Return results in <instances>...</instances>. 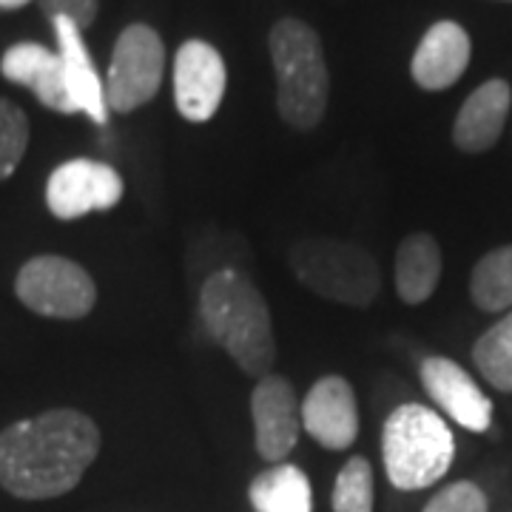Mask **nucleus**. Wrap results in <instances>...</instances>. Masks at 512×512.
<instances>
[{"mask_svg": "<svg viewBox=\"0 0 512 512\" xmlns=\"http://www.w3.org/2000/svg\"><path fill=\"white\" fill-rule=\"evenodd\" d=\"M100 453V430L72 407L15 421L0 433V487L23 501L72 493Z\"/></svg>", "mask_w": 512, "mask_h": 512, "instance_id": "obj_1", "label": "nucleus"}, {"mask_svg": "<svg viewBox=\"0 0 512 512\" xmlns=\"http://www.w3.org/2000/svg\"><path fill=\"white\" fill-rule=\"evenodd\" d=\"M202 325L242 373L262 379L276 362L274 322L265 296L239 271H217L200 291Z\"/></svg>", "mask_w": 512, "mask_h": 512, "instance_id": "obj_2", "label": "nucleus"}, {"mask_svg": "<svg viewBox=\"0 0 512 512\" xmlns=\"http://www.w3.org/2000/svg\"><path fill=\"white\" fill-rule=\"evenodd\" d=\"M276 72V109L296 131H311L328 111L330 74L322 37L299 18H282L268 35Z\"/></svg>", "mask_w": 512, "mask_h": 512, "instance_id": "obj_3", "label": "nucleus"}, {"mask_svg": "<svg viewBox=\"0 0 512 512\" xmlns=\"http://www.w3.org/2000/svg\"><path fill=\"white\" fill-rule=\"evenodd\" d=\"M382 458L387 478L402 493H419L450 473L456 458L453 430L424 404L396 407L382 427Z\"/></svg>", "mask_w": 512, "mask_h": 512, "instance_id": "obj_4", "label": "nucleus"}, {"mask_svg": "<svg viewBox=\"0 0 512 512\" xmlns=\"http://www.w3.org/2000/svg\"><path fill=\"white\" fill-rule=\"evenodd\" d=\"M291 268L308 291L348 308H370L382 291L379 262L345 239H302L291 251Z\"/></svg>", "mask_w": 512, "mask_h": 512, "instance_id": "obj_5", "label": "nucleus"}, {"mask_svg": "<svg viewBox=\"0 0 512 512\" xmlns=\"http://www.w3.org/2000/svg\"><path fill=\"white\" fill-rule=\"evenodd\" d=\"M15 293L29 311L49 319H83L97 302L89 271L57 254L29 259L15 276Z\"/></svg>", "mask_w": 512, "mask_h": 512, "instance_id": "obj_6", "label": "nucleus"}, {"mask_svg": "<svg viewBox=\"0 0 512 512\" xmlns=\"http://www.w3.org/2000/svg\"><path fill=\"white\" fill-rule=\"evenodd\" d=\"M165 72V46L146 23L126 26L111 55L109 74H106V106L117 114L146 106L160 92Z\"/></svg>", "mask_w": 512, "mask_h": 512, "instance_id": "obj_7", "label": "nucleus"}, {"mask_svg": "<svg viewBox=\"0 0 512 512\" xmlns=\"http://www.w3.org/2000/svg\"><path fill=\"white\" fill-rule=\"evenodd\" d=\"M123 200V177L97 160L57 165L46 183V205L57 220H80L92 211H111Z\"/></svg>", "mask_w": 512, "mask_h": 512, "instance_id": "obj_8", "label": "nucleus"}, {"mask_svg": "<svg viewBox=\"0 0 512 512\" xmlns=\"http://www.w3.org/2000/svg\"><path fill=\"white\" fill-rule=\"evenodd\" d=\"M228 69L205 40H185L174 57V106L188 123H208L222 106Z\"/></svg>", "mask_w": 512, "mask_h": 512, "instance_id": "obj_9", "label": "nucleus"}, {"mask_svg": "<svg viewBox=\"0 0 512 512\" xmlns=\"http://www.w3.org/2000/svg\"><path fill=\"white\" fill-rule=\"evenodd\" d=\"M251 419H254V444L259 458L282 464L299 441L302 413L296 404L293 384L285 376L268 373L256 379L251 393Z\"/></svg>", "mask_w": 512, "mask_h": 512, "instance_id": "obj_10", "label": "nucleus"}, {"mask_svg": "<svg viewBox=\"0 0 512 512\" xmlns=\"http://www.w3.org/2000/svg\"><path fill=\"white\" fill-rule=\"evenodd\" d=\"M421 384L441 413H447L458 427L470 433H487L493 427V402L478 387L476 379L453 359L444 356L424 359Z\"/></svg>", "mask_w": 512, "mask_h": 512, "instance_id": "obj_11", "label": "nucleus"}, {"mask_svg": "<svg viewBox=\"0 0 512 512\" xmlns=\"http://www.w3.org/2000/svg\"><path fill=\"white\" fill-rule=\"evenodd\" d=\"M299 413L308 436L325 450H348L359 436L356 393L342 376H325L313 384Z\"/></svg>", "mask_w": 512, "mask_h": 512, "instance_id": "obj_12", "label": "nucleus"}, {"mask_svg": "<svg viewBox=\"0 0 512 512\" xmlns=\"http://www.w3.org/2000/svg\"><path fill=\"white\" fill-rule=\"evenodd\" d=\"M470 57L473 43L467 29L456 20H439L419 40L410 60V74L424 92H444L464 77Z\"/></svg>", "mask_w": 512, "mask_h": 512, "instance_id": "obj_13", "label": "nucleus"}, {"mask_svg": "<svg viewBox=\"0 0 512 512\" xmlns=\"http://www.w3.org/2000/svg\"><path fill=\"white\" fill-rule=\"evenodd\" d=\"M0 72L9 83L32 89L46 109L57 114H77V106L66 86L63 60L52 49L40 43H15L0 57Z\"/></svg>", "mask_w": 512, "mask_h": 512, "instance_id": "obj_14", "label": "nucleus"}, {"mask_svg": "<svg viewBox=\"0 0 512 512\" xmlns=\"http://www.w3.org/2000/svg\"><path fill=\"white\" fill-rule=\"evenodd\" d=\"M512 106V89L507 80L493 77L481 83L464 100L453 123V143L464 154H481L498 143Z\"/></svg>", "mask_w": 512, "mask_h": 512, "instance_id": "obj_15", "label": "nucleus"}, {"mask_svg": "<svg viewBox=\"0 0 512 512\" xmlns=\"http://www.w3.org/2000/svg\"><path fill=\"white\" fill-rule=\"evenodd\" d=\"M55 35L60 43V60L66 72V86L72 94L77 111L89 114L97 126L109 120V106H106V86L100 74L94 69V60L83 43V32L74 26L72 20H55Z\"/></svg>", "mask_w": 512, "mask_h": 512, "instance_id": "obj_16", "label": "nucleus"}, {"mask_svg": "<svg viewBox=\"0 0 512 512\" xmlns=\"http://www.w3.org/2000/svg\"><path fill=\"white\" fill-rule=\"evenodd\" d=\"M441 279V248L430 234H410L396 251V291L404 305L427 302Z\"/></svg>", "mask_w": 512, "mask_h": 512, "instance_id": "obj_17", "label": "nucleus"}, {"mask_svg": "<svg viewBox=\"0 0 512 512\" xmlns=\"http://www.w3.org/2000/svg\"><path fill=\"white\" fill-rule=\"evenodd\" d=\"M248 498L256 512H313L308 476L296 464H274L251 481Z\"/></svg>", "mask_w": 512, "mask_h": 512, "instance_id": "obj_18", "label": "nucleus"}, {"mask_svg": "<svg viewBox=\"0 0 512 512\" xmlns=\"http://www.w3.org/2000/svg\"><path fill=\"white\" fill-rule=\"evenodd\" d=\"M470 299L478 311H512V245L484 254L470 276Z\"/></svg>", "mask_w": 512, "mask_h": 512, "instance_id": "obj_19", "label": "nucleus"}, {"mask_svg": "<svg viewBox=\"0 0 512 512\" xmlns=\"http://www.w3.org/2000/svg\"><path fill=\"white\" fill-rule=\"evenodd\" d=\"M473 362L490 387L512 393V311L473 345Z\"/></svg>", "mask_w": 512, "mask_h": 512, "instance_id": "obj_20", "label": "nucleus"}, {"mask_svg": "<svg viewBox=\"0 0 512 512\" xmlns=\"http://www.w3.org/2000/svg\"><path fill=\"white\" fill-rule=\"evenodd\" d=\"M373 467L362 456H353L333 481V512H373Z\"/></svg>", "mask_w": 512, "mask_h": 512, "instance_id": "obj_21", "label": "nucleus"}, {"mask_svg": "<svg viewBox=\"0 0 512 512\" xmlns=\"http://www.w3.org/2000/svg\"><path fill=\"white\" fill-rule=\"evenodd\" d=\"M29 146V120L20 106L0 97V183L18 171Z\"/></svg>", "mask_w": 512, "mask_h": 512, "instance_id": "obj_22", "label": "nucleus"}, {"mask_svg": "<svg viewBox=\"0 0 512 512\" xmlns=\"http://www.w3.org/2000/svg\"><path fill=\"white\" fill-rule=\"evenodd\" d=\"M421 512H490V501L476 481H453L441 487Z\"/></svg>", "mask_w": 512, "mask_h": 512, "instance_id": "obj_23", "label": "nucleus"}, {"mask_svg": "<svg viewBox=\"0 0 512 512\" xmlns=\"http://www.w3.org/2000/svg\"><path fill=\"white\" fill-rule=\"evenodd\" d=\"M37 3L46 12V18L72 20L80 32L92 26L100 9V0H37Z\"/></svg>", "mask_w": 512, "mask_h": 512, "instance_id": "obj_24", "label": "nucleus"}, {"mask_svg": "<svg viewBox=\"0 0 512 512\" xmlns=\"http://www.w3.org/2000/svg\"><path fill=\"white\" fill-rule=\"evenodd\" d=\"M26 3H32V0H0V9H6V12L9 9H23Z\"/></svg>", "mask_w": 512, "mask_h": 512, "instance_id": "obj_25", "label": "nucleus"}, {"mask_svg": "<svg viewBox=\"0 0 512 512\" xmlns=\"http://www.w3.org/2000/svg\"><path fill=\"white\" fill-rule=\"evenodd\" d=\"M501 3H512V0H501Z\"/></svg>", "mask_w": 512, "mask_h": 512, "instance_id": "obj_26", "label": "nucleus"}]
</instances>
